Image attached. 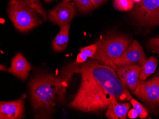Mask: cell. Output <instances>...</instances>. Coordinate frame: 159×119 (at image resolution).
Instances as JSON below:
<instances>
[{"mask_svg": "<svg viewBox=\"0 0 159 119\" xmlns=\"http://www.w3.org/2000/svg\"><path fill=\"white\" fill-rule=\"evenodd\" d=\"M75 73L81 74V83L69 104L72 109L98 113L107 109L114 97L120 101H129L132 98L114 69L94 60L82 63L74 62L62 69L59 76L62 93Z\"/></svg>", "mask_w": 159, "mask_h": 119, "instance_id": "6da1fadb", "label": "cell"}, {"mask_svg": "<svg viewBox=\"0 0 159 119\" xmlns=\"http://www.w3.org/2000/svg\"><path fill=\"white\" fill-rule=\"evenodd\" d=\"M7 11L14 27L21 32L33 30L47 19L40 0H9Z\"/></svg>", "mask_w": 159, "mask_h": 119, "instance_id": "7a4b0ae2", "label": "cell"}, {"mask_svg": "<svg viewBox=\"0 0 159 119\" xmlns=\"http://www.w3.org/2000/svg\"><path fill=\"white\" fill-rule=\"evenodd\" d=\"M31 102L36 111L52 109L54 101L58 100L61 86L60 79L48 74H40L31 79L30 83Z\"/></svg>", "mask_w": 159, "mask_h": 119, "instance_id": "3957f363", "label": "cell"}, {"mask_svg": "<svg viewBox=\"0 0 159 119\" xmlns=\"http://www.w3.org/2000/svg\"><path fill=\"white\" fill-rule=\"evenodd\" d=\"M132 40L122 35H114L102 38L96 42L97 49L92 59L108 66L116 71L114 62L125 53Z\"/></svg>", "mask_w": 159, "mask_h": 119, "instance_id": "277c9868", "label": "cell"}, {"mask_svg": "<svg viewBox=\"0 0 159 119\" xmlns=\"http://www.w3.org/2000/svg\"><path fill=\"white\" fill-rule=\"evenodd\" d=\"M133 94L145 104L151 113L159 114V71L148 80L139 79Z\"/></svg>", "mask_w": 159, "mask_h": 119, "instance_id": "5b68a950", "label": "cell"}, {"mask_svg": "<svg viewBox=\"0 0 159 119\" xmlns=\"http://www.w3.org/2000/svg\"><path fill=\"white\" fill-rule=\"evenodd\" d=\"M159 0H141L132 11L136 23L141 26H155V16Z\"/></svg>", "mask_w": 159, "mask_h": 119, "instance_id": "8992f818", "label": "cell"}, {"mask_svg": "<svg viewBox=\"0 0 159 119\" xmlns=\"http://www.w3.org/2000/svg\"><path fill=\"white\" fill-rule=\"evenodd\" d=\"M76 15L73 2L64 1L60 2L49 11L48 19L50 22L59 26L60 27L70 23Z\"/></svg>", "mask_w": 159, "mask_h": 119, "instance_id": "52a82bcc", "label": "cell"}, {"mask_svg": "<svg viewBox=\"0 0 159 119\" xmlns=\"http://www.w3.org/2000/svg\"><path fill=\"white\" fill-rule=\"evenodd\" d=\"M146 59V55L142 46L137 41L134 40L125 53L114 61V65L116 70L117 66L126 65L137 63L141 66Z\"/></svg>", "mask_w": 159, "mask_h": 119, "instance_id": "ba28073f", "label": "cell"}, {"mask_svg": "<svg viewBox=\"0 0 159 119\" xmlns=\"http://www.w3.org/2000/svg\"><path fill=\"white\" fill-rule=\"evenodd\" d=\"M24 102L21 99L0 103V119H18L23 117Z\"/></svg>", "mask_w": 159, "mask_h": 119, "instance_id": "9c48e42d", "label": "cell"}, {"mask_svg": "<svg viewBox=\"0 0 159 119\" xmlns=\"http://www.w3.org/2000/svg\"><path fill=\"white\" fill-rule=\"evenodd\" d=\"M141 66L136 64L127 65L122 69L120 74L121 81L126 87L134 92L136 88L140 78Z\"/></svg>", "mask_w": 159, "mask_h": 119, "instance_id": "30bf717a", "label": "cell"}, {"mask_svg": "<svg viewBox=\"0 0 159 119\" xmlns=\"http://www.w3.org/2000/svg\"><path fill=\"white\" fill-rule=\"evenodd\" d=\"M31 65L21 53H18L12 58L11 67L8 69L10 73L25 80L28 76Z\"/></svg>", "mask_w": 159, "mask_h": 119, "instance_id": "8fae6325", "label": "cell"}, {"mask_svg": "<svg viewBox=\"0 0 159 119\" xmlns=\"http://www.w3.org/2000/svg\"><path fill=\"white\" fill-rule=\"evenodd\" d=\"M131 104L129 103L120 104L114 97L106 109L105 116L110 119H126Z\"/></svg>", "mask_w": 159, "mask_h": 119, "instance_id": "7c38bea8", "label": "cell"}, {"mask_svg": "<svg viewBox=\"0 0 159 119\" xmlns=\"http://www.w3.org/2000/svg\"><path fill=\"white\" fill-rule=\"evenodd\" d=\"M70 23L60 27L59 32L56 35L52 41V48L55 52L65 50L69 42V32Z\"/></svg>", "mask_w": 159, "mask_h": 119, "instance_id": "4fadbf2b", "label": "cell"}, {"mask_svg": "<svg viewBox=\"0 0 159 119\" xmlns=\"http://www.w3.org/2000/svg\"><path fill=\"white\" fill-rule=\"evenodd\" d=\"M158 65L157 58L152 56L146 59L143 65L141 66L139 79L145 80L148 76L155 72Z\"/></svg>", "mask_w": 159, "mask_h": 119, "instance_id": "5bb4252c", "label": "cell"}, {"mask_svg": "<svg viewBox=\"0 0 159 119\" xmlns=\"http://www.w3.org/2000/svg\"><path fill=\"white\" fill-rule=\"evenodd\" d=\"M75 6L80 13H87L93 10L94 7L91 0H74Z\"/></svg>", "mask_w": 159, "mask_h": 119, "instance_id": "9a60e30c", "label": "cell"}, {"mask_svg": "<svg viewBox=\"0 0 159 119\" xmlns=\"http://www.w3.org/2000/svg\"><path fill=\"white\" fill-rule=\"evenodd\" d=\"M113 6L115 9L121 11L131 10L134 6L133 0H114Z\"/></svg>", "mask_w": 159, "mask_h": 119, "instance_id": "2e32d148", "label": "cell"}, {"mask_svg": "<svg viewBox=\"0 0 159 119\" xmlns=\"http://www.w3.org/2000/svg\"><path fill=\"white\" fill-rule=\"evenodd\" d=\"M134 108L138 113V116L141 119L146 118L148 115V112L145 107H144L142 104L136 101L134 98H132L130 100Z\"/></svg>", "mask_w": 159, "mask_h": 119, "instance_id": "e0dca14e", "label": "cell"}, {"mask_svg": "<svg viewBox=\"0 0 159 119\" xmlns=\"http://www.w3.org/2000/svg\"><path fill=\"white\" fill-rule=\"evenodd\" d=\"M97 49V45L94 43V44L81 48L80 49V51L87 56L88 57L92 58L95 55Z\"/></svg>", "mask_w": 159, "mask_h": 119, "instance_id": "ac0fdd59", "label": "cell"}, {"mask_svg": "<svg viewBox=\"0 0 159 119\" xmlns=\"http://www.w3.org/2000/svg\"><path fill=\"white\" fill-rule=\"evenodd\" d=\"M148 46L151 50L159 54V39L151 38L148 41Z\"/></svg>", "mask_w": 159, "mask_h": 119, "instance_id": "d6986e66", "label": "cell"}, {"mask_svg": "<svg viewBox=\"0 0 159 119\" xmlns=\"http://www.w3.org/2000/svg\"><path fill=\"white\" fill-rule=\"evenodd\" d=\"M88 57L87 56H86L85 55L83 54V53L80 52V53L78 54L77 56L76 61V62L78 63H84L87 60Z\"/></svg>", "mask_w": 159, "mask_h": 119, "instance_id": "ffe728a7", "label": "cell"}, {"mask_svg": "<svg viewBox=\"0 0 159 119\" xmlns=\"http://www.w3.org/2000/svg\"><path fill=\"white\" fill-rule=\"evenodd\" d=\"M128 116L131 119H135V118L138 116V113L137 112L136 110L134 108V109H131L129 112L128 113Z\"/></svg>", "mask_w": 159, "mask_h": 119, "instance_id": "44dd1931", "label": "cell"}, {"mask_svg": "<svg viewBox=\"0 0 159 119\" xmlns=\"http://www.w3.org/2000/svg\"><path fill=\"white\" fill-rule=\"evenodd\" d=\"M93 5L94 8L98 7L99 5H101L102 3H103L106 0H91Z\"/></svg>", "mask_w": 159, "mask_h": 119, "instance_id": "7402d4cb", "label": "cell"}, {"mask_svg": "<svg viewBox=\"0 0 159 119\" xmlns=\"http://www.w3.org/2000/svg\"><path fill=\"white\" fill-rule=\"evenodd\" d=\"M157 25H159V0L158 7L156 10V16H155V26Z\"/></svg>", "mask_w": 159, "mask_h": 119, "instance_id": "603a6c76", "label": "cell"}, {"mask_svg": "<svg viewBox=\"0 0 159 119\" xmlns=\"http://www.w3.org/2000/svg\"><path fill=\"white\" fill-rule=\"evenodd\" d=\"M1 70L6 71H8L6 66L2 65H1Z\"/></svg>", "mask_w": 159, "mask_h": 119, "instance_id": "cb8c5ba5", "label": "cell"}, {"mask_svg": "<svg viewBox=\"0 0 159 119\" xmlns=\"http://www.w3.org/2000/svg\"><path fill=\"white\" fill-rule=\"evenodd\" d=\"M133 1L134 3H138L141 2V0H133Z\"/></svg>", "mask_w": 159, "mask_h": 119, "instance_id": "d4e9b609", "label": "cell"}, {"mask_svg": "<svg viewBox=\"0 0 159 119\" xmlns=\"http://www.w3.org/2000/svg\"><path fill=\"white\" fill-rule=\"evenodd\" d=\"M45 2H47V3H49V2H51L53 0H43Z\"/></svg>", "mask_w": 159, "mask_h": 119, "instance_id": "484cf974", "label": "cell"}, {"mask_svg": "<svg viewBox=\"0 0 159 119\" xmlns=\"http://www.w3.org/2000/svg\"><path fill=\"white\" fill-rule=\"evenodd\" d=\"M64 1H74V0H64Z\"/></svg>", "mask_w": 159, "mask_h": 119, "instance_id": "4316f807", "label": "cell"}]
</instances>
